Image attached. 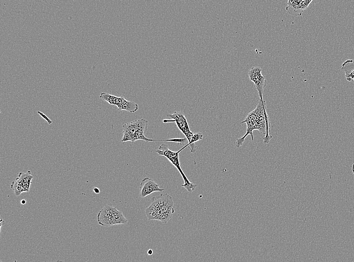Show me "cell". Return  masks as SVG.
<instances>
[{"instance_id": "cell-10", "label": "cell", "mask_w": 354, "mask_h": 262, "mask_svg": "<svg viewBox=\"0 0 354 262\" xmlns=\"http://www.w3.org/2000/svg\"><path fill=\"white\" fill-rule=\"evenodd\" d=\"M116 106L118 110H126L130 113H134L138 109V105L136 103L132 101L127 100L123 96L119 97Z\"/></svg>"}, {"instance_id": "cell-2", "label": "cell", "mask_w": 354, "mask_h": 262, "mask_svg": "<svg viewBox=\"0 0 354 262\" xmlns=\"http://www.w3.org/2000/svg\"><path fill=\"white\" fill-rule=\"evenodd\" d=\"M148 120L141 118L135 120L124 124L122 126L123 136L121 142H135L137 140H143L146 142L154 141H166L176 143L179 145L185 143V138H173L168 139H149L144 135L147 130Z\"/></svg>"}, {"instance_id": "cell-18", "label": "cell", "mask_w": 354, "mask_h": 262, "mask_svg": "<svg viewBox=\"0 0 354 262\" xmlns=\"http://www.w3.org/2000/svg\"><path fill=\"white\" fill-rule=\"evenodd\" d=\"M22 204H25L26 203V201L25 200H22L21 202Z\"/></svg>"}, {"instance_id": "cell-12", "label": "cell", "mask_w": 354, "mask_h": 262, "mask_svg": "<svg viewBox=\"0 0 354 262\" xmlns=\"http://www.w3.org/2000/svg\"><path fill=\"white\" fill-rule=\"evenodd\" d=\"M203 135L201 132L194 133L192 137L191 140L189 142L188 148H189L192 153H194L197 150V146L195 145V143L203 139Z\"/></svg>"}, {"instance_id": "cell-11", "label": "cell", "mask_w": 354, "mask_h": 262, "mask_svg": "<svg viewBox=\"0 0 354 262\" xmlns=\"http://www.w3.org/2000/svg\"><path fill=\"white\" fill-rule=\"evenodd\" d=\"M341 70L344 72L346 80L349 82L354 81V60L347 59L341 66Z\"/></svg>"}, {"instance_id": "cell-19", "label": "cell", "mask_w": 354, "mask_h": 262, "mask_svg": "<svg viewBox=\"0 0 354 262\" xmlns=\"http://www.w3.org/2000/svg\"><path fill=\"white\" fill-rule=\"evenodd\" d=\"M55 262H64V261L60 260H57L56 261H55Z\"/></svg>"}, {"instance_id": "cell-16", "label": "cell", "mask_w": 354, "mask_h": 262, "mask_svg": "<svg viewBox=\"0 0 354 262\" xmlns=\"http://www.w3.org/2000/svg\"><path fill=\"white\" fill-rule=\"evenodd\" d=\"M152 253H153V251H152V249H149L147 252V253L149 255H151L152 254Z\"/></svg>"}, {"instance_id": "cell-17", "label": "cell", "mask_w": 354, "mask_h": 262, "mask_svg": "<svg viewBox=\"0 0 354 262\" xmlns=\"http://www.w3.org/2000/svg\"><path fill=\"white\" fill-rule=\"evenodd\" d=\"M351 170L352 173L354 174V163L352 165Z\"/></svg>"}, {"instance_id": "cell-4", "label": "cell", "mask_w": 354, "mask_h": 262, "mask_svg": "<svg viewBox=\"0 0 354 262\" xmlns=\"http://www.w3.org/2000/svg\"><path fill=\"white\" fill-rule=\"evenodd\" d=\"M97 220L100 225L106 227L128 223L127 219L121 211L108 205L99 211Z\"/></svg>"}, {"instance_id": "cell-15", "label": "cell", "mask_w": 354, "mask_h": 262, "mask_svg": "<svg viewBox=\"0 0 354 262\" xmlns=\"http://www.w3.org/2000/svg\"><path fill=\"white\" fill-rule=\"evenodd\" d=\"M93 190H94V191L95 193H99L100 192V189H99L98 188H97V187H94V188H93Z\"/></svg>"}, {"instance_id": "cell-14", "label": "cell", "mask_w": 354, "mask_h": 262, "mask_svg": "<svg viewBox=\"0 0 354 262\" xmlns=\"http://www.w3.org/2000/svg\"><path fill=\"white\" fill-rule=\"evenodd\" d=\"M38 113L40 114L43 118L46 119L47 121L49 123V124H50L52 123V121L44 113H43L42 112L40 111H38Z\"/></svg>"}, {"instance_id": "cell-6", "label": "cell", "mask_w": 354, "mask_h": 262, "mask_svg": "<svg viewBox=\"0 0 354 262\" xmlns=\"http://www.w3.org/2000/svg\"><path fill=\"white\" fill-rule=\"evenodd\" d=\"M33 176L31 171L29 170L26 173L20 172L16 179L11 184V189H13L17 196L22 192H28Z\"/></svg>"}, {"instance_id": "cell-9", "label": "cell", "mask_w": 354, "mask_h": 262, "mask_svg": "<svg viewBox=\"0 0 354 262\" xmlns=\"http://www.w3.org/2000/svg\"><path fill=\"white\" fill-rule=\"evenodd\" d=\"M164 188L159 187L158 184L149 177H145L140 185V194L142 198H145L154 192H162Z\"/></svg>"}, {"instance_id": "cell-20", "label": "cell", "mask_w": 354, "mask_h": 262, "mask_svg": "<svg viewBox=\"0 0 354 262\" xmlns=\"http://www.w3.org/2000/svg\"><path fill=\"white\" fill-rule=\"evenodd\" d=\"M13 262H17V261H16V260H15V261H14Z\"/></svg>"}, {"instance_id": "cell-1", "label": "cell", "mask_w": 354, "mask_h": 262, "mask_svg": "<svg viewBox=\"0 0 354 262\" xmlns=\"http://www.w3.org/2000/svg\"><path fill=\"white\" fill-rule=\"evenodd\" d=\"M173 199L168 193L153 196L150 206L145 209V214L149 220H158L167 223L174 213Z\"/></svg>"}, {"instance_id": "cell-13", "label": "cell", "mask_w": 354, "mask_h": 262, "mask_svg": "<svg viewBox=\"0 0 354 262\" xmlns=\"http://www.w3.org/2000/svg\"><path fill=\"white\" fill-rule=\"evenodd\" d=\"M100 97L111 105H117L119 97L107 93L102 92L100 95Z\"/></svg>"}, {"instance_id": "cell-7", "label": "cell", "mask_w": 354, "mask_h": 262, "mask_svg": "<svg viewBox=\"0 0 354 262\" xmlns=\"http://www.w3.org/2000/svg\"><path fill=\"white\" fill-rule=\"evenodd\" d=\"M260 67H253L248 72V77L250 80L254 83L259 99L263 100L262 93L267 82L265 77L262 75Z\"/></svg>"}, {"instance_id": "cell-8", "label": "cell", "mask_w": 354, "mask_h": 262, "mask_svg": "<svg viewBox=\"0 0 354 262\" xmlns=\"http://www.w3.org/2000/svg\"><path fill=\"white\" fill-rule=\"evenodd\" d=\"M312 0H289L286 10L287 12L294 16H300L307 9Z\"/></svg>"}, {"instance_id": "cell-3", "label": "cell", "mask_w": 354, "mask_h": 262, "mask_svg": "<svg viewBox=\"0 0 354 262\" xmlns=\"http://www.w3.org/2000/svg\"><path fill=\"white\" fill-rule=\"evenodd\" d=\"M187 147L188 146L186 144L179 151L174 152L170 150L168 146L163 143L159 147L158 149L155 150V152L158 155L165 157L176 168L184 181V183L182 184V186L185 187L188 192H191L196 189L197 185L191 182L188 179L181 168L179 160V153Z\"/></svg>"}, {"instance_id": "cell-5", "label": "cell", "mask_w": 354, "mask_h": 262, "mask_svg": "<svg viewBox=\"0 0 354 262\" xmlns=\"http://www.w3.org/2000/svg\"><path fill=\"white\" fill-rule=\"evenodd\" d=\"M167 116L172 119H164L163 120V122H175L178 128L186 137L188 143L190 142L194 133L190 130L184 113L182 111H175L172 114H168Z\"/></svg>"}]
</instances>
